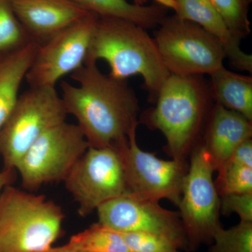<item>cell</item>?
Here are the masks:
<instances>
[{
  "mask_svg": "<svg viewBox=\"0 0 252 252\" xmlns=\"http://www.w3.org/2000/svg\"><path fill=\"white\" fill-rule=\"evenodd\" d=\"M77 85L61 82L67 114L77 120L89 147H115L138 125V100L126 80L106 75L97 63H86L71 74Z\"/></svg>",
  "mask_w": 252,
  "mask_h": 252,
  "instance_id": "cell-1",
  "label": "cell"
},
{
  "mask_svg": "<svg viewBox=\"0 0 252 252\" xmlns=\"http://www.w3.org/2000/svg\"><path fill=\"white\" fill-rule=\"evenodd\" d=\"M99 60L109 64L114 79L140 75L156 97L170 75L154 39L144 28L122 18L99 16L85 63Z\"/></svg>",
  "mask_w": 252,
  "mask_h": 252,
  "instance_id": "cell-2",
  "label": "cell"
},
{
  "mask_svg": "<svg viewBox=\"0 0 252 252\" xmlns=\"http://www.w3.org/2000/svg\"><path fill=\"white\" fill-rule=\"evenodd\" d=\"M61 207L9 185L0 193V252H44L62 230Z\"/></svg>",
  "mask_w": 252,
  "mask_h": 252,
  "instance_id": "cell-3",
  "label": "cell"
},
{
  "mask_svg": "<svg viewBox=\"0 0 252 252\" xmlns=\"http://www.w3.org/2000/svg\"><path fill=\"white\" fill-rule=\"evenodd\" d=\"M207 92L198 76L170 74L157 94L149 124L163 134L174 160L185 162L203 121Z\"/></svg>",
  "mask_w": 252,
  "mask_h": 252,
  "instance_id": "cell-4",
  "label": "cell"
},
{
  "mask_svg": "<svg viewBox=\"0 0 252 252\" xmlns=\"http://www.w3.org/2000/svg\"><path fill=\"white\" fill-rule=\"evenodd\" d=\"M68 115L56 87L31 88L20 94L0 132L3 168L16 170L30 147Z\"/></svg>",
  "mask_w": 252,
  "mask_h": 252,
  "instance_id": "cell-5",
  "label": "cell"
},
{
  "mask_svg": "<svg viewBox=\"0 0 252 252\" xmlns=\"http://www.w3.org/2000/svg\"><path fill=\"white\" fill-rule=\"evenodd\" d=\"M154 39L165 67L174 75H211L223 67L226 58L216 37L177 16L164 21Z\"/></svg>",
  "mask_w": 252,
  "mask_h": 252,
  "instance_id": "cell-6",
  "label": "cell"
},
{
  "mask_svg": "<svg viewBox=\"0 0 252 252\" xmlns=\"http://www.w3.org/2000/svg\"><path fill=\"white\" fill-rule=\"evenodd\" d=\"M204 146L196 147L190 157L179 208L188 243V252L211 244L220 221V196L213 180L215 172Z\"/></svg>",
  "mask_w": 252,
  "mask_h": 252,
  "instance_id": "cell-7",
  "label": "cell"
},
{
  "mask_svg": "<svg viewBox=\"0 0 252 252\" xmlns=\"http://www.w3.org/2000/svg\"><path fill=\"white\" fill-rule=\"evenodd\" d=\"M89 145L77 124L67 122L51 127L30 147L16 171L23 188L34 190L64 181Z\"/></svg>",
  "mask_w": 252,
  "mask_h": 252,
  "instance_id": "cell-8",
  "label": "cell"
},
{
  "mask_svg": "<svg viewBox=\"0 0 252 252\" xmlns=\"http://www.w3.org/2000/svg\"><path fill=\"white\" fill-rule=\"evenodd\" d=\"M86 217L106 202L127 193L122 158L115 147H89L64 181Z\"/></svg>",
  "mask_w": 252,
  "mask_h": 252,
  "instance_id": "cell-9",
  "label": "cell"
},
{
  "mask_svg": "<svg viewBox=\"0 0 252 252\" xmlns=\"http://www.w3.org/2000/svg\"><path fill=\"white\" fill-rule=\"evenodd\" d=\"M137 127L115 147L122 158L127 193L153 201L167 199L178 206L187 172L185 162L162 160L142 150L137 142Z\"/></svg>",
  "mask_w": 252,
  "mask_h": 252,
  "instance_id": "cell-10",
  "label": "cell"
},
{
  "mask_svg": "<svg viewBox=\"0 0 252 252\" xmlns=\"http://www.w3.org/2000/svg\"><path fill=\"white\" fill-rule=\"evenodd\" d=\"M98 18L90 13L39 44L25 79L29 87H56L84 65Z\"/></svg>",
  "mask_w": 252,
  "mask_h": 252,
  "instance_id": "cell-11",
  "label": "cell"
},
{
  "mask_svg": "<svg viewBox=\"0 0 252 252\" xmlns=\"http://www.w3.org/2000/svg\"><path fill=\"white\" fill-rule=\"evenodd\" d=\"M96 211L99 223L116 231L157 235L188 252L180 212L166 210L158 202L126 193L102 204Z\"/></svg>",
  "mask_w": 252,
  "mask_h": 252,
  "instance_id": "cell-12",
  "label": "cell"
},
{
  "mask_svg": "<svg viewBox=\"0 0 252 252\" xmlns=\"http://www.w3.org/2000/svg\"><path fill=\"white\" fill-rule=\"evenodd\" d=\"M9 1L30 39L38 44L91 13L72 0Z\"/></svg>",
  "mask_w": 252,
  "mask_h": 252,
  "instance_id": "cell-13",
  "label": "cell"
},
{
  "mask_svg": "<svg viewBox=\"0 0 252 252\" xmlns=\"http://www.w3.org/2000/svg\"><path fill=\"white\" fill-rule=\"evenodd\" d=\"M173 9L177 17L198 25L216 37L235 67L252 72V56L241 49L240 38L228 29L210 0H175Z\"/></svg>",
  "mask_w": 252,
  "mask_h": 252,
  "instance_id": "cell-14",
  "label": "cell"
},
{
  "mask_svg": "<svg viewBox=\"0 0 252 252\" xmlns=\"http://www.w3.org/2000/svg\"><path fill=\"white\" fill-rule=\"evenodd\" d=\"M252 121L217 103L214 108L204 147L215 171L245 141L252 139Z\"/></svg>",
  "mask_w": 252,
  "mask_h": 252,
  "instance_id": "cell-15",
  "label": "cell"
},
{
  "mask_svg": "<svg viewBox=\"0 0 252 252\" xmlns=\"http://www.w3.org/2000/svg\"><path fill=\"white\" fill-rule=\"evenodd\" d=\"M38 46L31 41L20 49L0 54V132L17 101Z\"/></svg>",
  "mask_w": 252,
  "mask_h": 252,
  "instance_id": "cell-16",
  "label": "cell"
},
{
  "mask_svg": "<svg viewBox=\"0 0 252 252\" xmlns=\"http://www.w3.org/2000/svg\"><path fill=\"white\" fill-rule=\"evenodd\" d=\"M210 76L217 103L252 121V77L231 72L223 66Z\"/></svg>",
  "mask_w": 252,
  "mask_h": 252,
  "instance_id": "cell-17",
  "label": "cell"
},
{
  "mask_svg": "<svg viewBox=\"0 0 252 252\" xmlns=\"http://www.w3.org/2000/svg\"><path fill=\"white\" fill-rule=\"evenodd\" d=\"M89 12L98 16L122 18L150 28L162 19L163 11L160 6L131 4L127 0H72Z\"/></svg>",
  "mask_w": 252,
  "mask_h": 252,
  "instance_id": "cell-18",
  "label": "cell"
},
{
  "mask_svg": "<svg viewBox=\"0 0 252 252\" xmlns=\"http://www.w3.org/2000/svg\"><path fill=\"white\" fill-rule=\"evenodd\" d=\"M67 245L86 252H132L122 233L99 222L72 235Z\"/></svg>",
  "mask_w": 252,
  "mask_h": 252,
  "instance_id": "cell-19",
  "label": "cell"
},
{
  "mask_svg": "<svg viewBox=\"0 0 252 252\" xmlns=\"http://www.w3.org/2000/svg\"><path fill=\"white\" fill-rule=\"evenodd\" d=\"M217 171L219 175L215 185L220 197L252 193V167L227 160Z\"/></svg>",
  "mask_w": 252,
  "mask_h": 252,
  "instance_id": "cell-20",
  "label": "cell"
},
{
  "mask_svg": "<svg viewBox=\"0 0 252 252\" xmlns=\"http://www.w3.org/2000/svg\"><path fill=\"white\" fill-rule=\"evenodd\" d=\"M208 252H252V221H242L224 229L220 226L214 233Z\"/></svg>",
  "mask_w": 252,
  "mask_h": 252,
  "instance_id": "cell-21",
  "label": "cell"
},
{
  "mask_svg": "<svg viewBox=\"0 0 252 252\" xmlns=\"http://www.w3.org/2000/svg\"><path fill=\"white\" fill-rule=\"evenodd\" d=\"M31 41L9 0H0V54L20 49Z\"/></svg>",
  "mask_w": 252,
  "mask_h": 252,
  "instance_id": "cell-22",
  "label": "cell"
},
{
  "mask_svg": "<svg viewBox=\"0 0 252 252\" xmlns=\"http://www.w3.org/2000/svg\"><path fill=\"white\" fill-rule=\"evenodd\" d=\"M227 27L241 39L250 32L247 0H210Z\"/></svg>",
  "mask_w": 252,
  "mask_h": 252,
  "instance_id": "cell-23",
  "label": "cell"
},
{
  "mask_svg": "<svg viewBox=\"0 0 252 252\" xmlns=\"http://www.w3.org/2000/svg\"><path fill=\"white\" fill-rule=\"evenodd\" d=\"M132 252H181L170 241L157 235L143 233H122Z\"/></svg>",
  "mask_w": 252,
  "mask_h": 252,
  "instance_id": "cell-24",
  "label": "cell"
},
{
  "mask_svg": "<svg viewBox=\"0 0 252 252\" xmlns=\"http://www.w3.org/2000/svg\"><path fill=\"white\" fill-rule=\"evenodd\" d=\"M220 212L225 216L236 213L242 221H252V193L228 194L220 197Z\"/></svg>",
  "mask_w": 252,
  "mask_h": 252,
  "instance_id": "cell-25",
  "label": "cell"
},
{
  "mask_svg": "<svg viewBox=\"0 0 252 252\" xmlns=\"http://www.w3.org/2000/svg\"><path fill=\"white\" fill-rule=\"evenodd\" d=\"M228 160L252 167V140L245 141L235 149Z\"/></svg>",
  "mask_w": 252,
  "mask_h": 252,
  "instance_id": "cell-26",
  "label": "cell"
},
{
  "mask_svg": "<svg viewBox=\"0 0 252 252\" xmlns=\"http://www.w3.org/2000/svg\"><path fill=\"white\" fill-rule=\"evenodd\" d=\"M16 170L0 169V193L7 185H11L15 180Z\"/></svg>",
  "mask_w": 252,
  "mask_h": 252,
  "instance_id": "cell-27",
  "label": "cell"
},
{
  "mask_svg": "<svg viewBox=\"0 0 252 252\" xmlns=\"http://www.w3.org/2000/svg\"><path fill=\"white\" fill-rule=\"evenodd\" d=\"M44 252H86L75 250L68 246L67 244L63 246L57 247V248H51L49 250Z\"/></svg>",
  "mask_w": 252,
  "mask_h": 252,
  "instance_id": "cell-28",
  "label": "cell"
},
{
  "mask_svg": "<svg viewBox=\"0 0 252 252\" xmlns=\"http://www.w3.org/2000/svg\"><path fill=\"white\" fill-rule=\"evenodd\" d=\"M147 0H134L135 4L137 5H143ZM159 4L163 5V6H167V7L173 9L175 6V0H156Z\"/></svg>",
  "mask_w": 252,
  "mask_h": 252,
  "instance_id": "cell-29",
  "label": "cell"
}]
</instances>
